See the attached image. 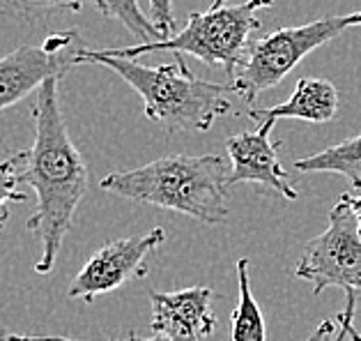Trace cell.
Wrapping results in <instances>:
<instances>
[{"mask_svg":"<svg viewBox=\"0 0 361 341\" xmlns=\"http://www.w3.org/2000/svg\"><path fill=\"white\" fill-rule=\"evenodd\" d=\"M237 288H240V300H237V307L231 316V341H267L265 318H262V311L251 291L249 261L246 258L237 261Z\"/></svg>","mask_w":361,"mask_h":341,"instance_id":"cell-13","label":"cell"},{"mask_svg":"<svg viewBox=\"0 0 361 341\" xmlns=\"http://www.w3.org/2000/svg\"><path fill=\"white\" fill-rule=\"evenodd\" d=\"M28 341H87V339H67V337H25Z\"/></svg>","mask_w":361,"mask_h":341,"instance_id":"cell-22","label":"cell"},{"mask_svg":"<svg viewBox=\"0 0 361 341\" xmlns=\"http://www.w3.org/2000/svg\"><path fill=\"white\" fill-rule=\"evenodd\" d=\"M341 201L352 210V215L357 217V224H359V231H361V185H352V191L343 194Z\"/></svg>","mask_w":361,"mask_h":341,"instance_id":"cell-19","label":"cell"},{"mask_svg":"<svg viewBox=\"0 0 361 341\" xmlns=\"http://www.w3.org/2000/svg\"><path fill=\"white\" fill-rule=\"evenodd\" d=\"M175 0H149V19L159 28L164 40H169L175 30V16H173Z\"/></svg>","mask_w":361,"mask_h":341,"instance_id":"cell-17","label":"cell"},{"mask_svg":"<svg viewBox=\"0 0 361 341\" xmlns=\"http://www.w3.org/2000/svg\"><path fill=\"white\" fill-rule=\"evenodd\" d=\"M25 169H28V150H7L0 155V231L10 220V205L25 201V194L19 191Z\"/></svg>","mask_w":361,"mask_h":341,"instance_id":"cell-15","label":"cell"},{"mask_svg":"<svg viewBox=\"0 0 361 341\" xmlns=\"http://www.w3.org/2000/svg\"><path fill=\"white\" fill-rule=\"evenodd\" d=\"M361 25V12L322 16L304 25L279 28L265 37L251 42L242 67L237 69L231 85L233 95L244 102L258 100L260 92L279 85L302 60L322 44H329L345 30Z\"/></svg>","mask_w":361,"mask_h":341,"instance_id":"cell-5","label":"cell"},{"mask_svg":"<svg viewBox=\"0 0 361 341\" xmlns=\"http://www.w3.org/2000/svg\"><path fill=\"white\" fill-rule=\"evenodd\" d=\"M0 341H28L23 335H0Z\"/></svg>","mask_w":361,"mask_h":341,"instance_id":"cell-23","label":"cell"},{"mask_svg":"<svg viewBox=\"0 0 361 341\" xmlns=\"http://www.w3.org/2000/svg\"><path fill=\"white\" fill-rule=\"evenodd\" d=\"M92 3L106 19L120 21L125 25L134 37L140 40V44H154V42L164 40V35L152 23V19L140 12L138 0H92Z\"/></svg>","mask_w":361,"mask_h":341,"instance_id":"cell-14","label":"cell"},{"mask_svg":"<svg viewBox=\"0 0 361 341\" xmlns=\"http://www.w3.org/2000/svg\"><path fill=\"white\" fill-rule=\"evenodd\" d=\"M214 291L209 286H191L173 293H149L154 335L171 341H205L214 335L219 318L212 309Z\"/></svg>","mask_w":361,"mask_h":341,"instance_id":"cell-9","label":"cell"},{"mask_svg":"<svg viewBox=\"0 0 361 341\" xmlns=\"http://www.w3.org/2000/svg\"><path fill=\"white\" fill-rule=\"evenodd\" d=\"M85 47L76 32L49 35L42 44H23L0 58V113L39 90L49 78H63L78 65Z\"/></svg>","mask_w":361,"mask_h":341,"instance_id":"cell-7","label":"cell"},{"mask_svg":"<svg viewBox=\"0 0 361 341\" xmlns=\"http://www.w3.org/2000/svg\"><path fill=\"white\" fill-rule=\"evenodd\" d=\"M231 162L224 155H166L129 171H113L99 187L111 194L173 210L202 224L228 222Z\"/></svg>","mask_w":361,"mask_h":341,"instance_id":"cell-3","label":"cell"},{"mask_svg":"<svg viewBox=\"0 0 361 341\" xmlns=\"http://www.w3.org/2000/svg\"><path fill=\"white\" fill-rule=\"evenodd\" d=\"M164 242L166 231L161 226H157L145 235L106 242L78 270V275L67 288V297L90 304L94 302V297L118 291L134 279H143L149 270L147 256L159 249Z\"/></svg>","mask_w":361,"mask_h":341,"instance_id":"cell-8","label":"cell"},{"mask_svg":"<svg viewBox=\"0 0 361 341\" xmlns=\"http://www.w3.org/2000/svg\"><path fill=\"white\" fill-rule=\"evenodd\" d=\"M345 297H348V304H345V309H343L338 316H336V321L341 323L343 328H345V332H348V337L352 339V341H361V332L352 325V318H355V307H357V293H345Z\"/></svg>","mask_w":361,"mask_h":341,"instance_id":"cell-18","label":"cell"},{"mask_svg":"<svg viewBox=\"0 0 361 341\" xmlns=\"http://www.w3.org/2000/svg\"><path fill=\"white\" fill-rule=\"evenodd\" d=\"M336 335H338V332H336V321H322L306 341H334V339H336Z\"/></svg>","mask_w":361,"mask_h":341,"instance_id":"cell-20","label":"cell"},{"mask_svg":"<svg viewBox=\"0 0 361 341\" xmlns=\"http://www.w3.org/2000/svg\"><path fill=\"white\" fill-rule=\"evenodd\" d=\"M226 0H212V7H224Z\"/></svg>","mask_w":361,"mask_h":341,"instance_id":"cell-25","label":"cell"},{"mask_svg":"<svg viewBox=\"0 0 361 341\" xmlns=\"http://www.w3.org/2000/svg\"><path fill=\"white\" fill-rule=\"evenodd\" d=\"M338 111V90L327 78H299L290 100L269 109H251L249 118L258 125L276 120H304V122H329Z\"/></svg>","mask_w":361,"mask_h":341,"instance_id":"cell-11","label":"cell"},{"mask_svg":"<svg viewBox=\"0 0 361 341\" xmlns=\"http://www.w3.org/2000/svg\"><path fill=\"white\" fill-rule=\"evenodd\" d=\"M274 0H246L240 5L209 7L207 12L189 14L187 25L173 37L154 42V44H134L125 49H104V54L113 58L138 60L154 51H171V54H191L202 60L207 67L221 65L228 74L242 67L251 47V32L260 28L258 12L269 10Z\"/></svg>","mask_w":361,"mask_h":341,"instance_id":"cell-4","label":"cell"},{"mask_svg":"<svg viewBox=\"0 0 361 341\" xmlns=\"http://www.w3.org/2000/svg\"><path fill=\"white\" fill-rule=\"evenodd\" d=\"M271 129H274V125L265 122V125H258L255 132H242L228 138L226 152L228 160H231L228 185L233 187L240 185V182H251V185H260L288 201H297L299 194L279 162V143H271Z\"/></svg>","mask_w":361,"mask_h":341,"instance_id":"cell-10","label":"cell"},{"mask_svg":"<svg viewBox=\"0 0 361 341\" xmlns=\"http://www.w3.org/2000/svg\"><path fill=\"white\" fill-rule=\"evenodd\" d=\"M5 3L12 12L28 21L60 12H81V0H5Z\"/></svg>","mask_w":361,"mask_h":341,"instance_id":"cell-16","label":"cell"},{"mask_svg":"<svg viewBox=\"0 0 361 341\" xmlns=\"http://www.w3.org/2000/svg\"><path fill=\"white\" fill-rule=\"evenodd\" d=\"M295 277L313 284V295H320L324 288L361 291V231L343 201L331 208L327 229L306 242Z\"/></svg>","mask_w":361,"mask_h":341,"instance_id":"cell-6","label":"cell"},{"mask_svg":"<svg viewBox=\"0 0 361 341\" xmlns=\"http://www.w3.org/2000/svg\"><path fill=\"white\" fill-rule=\"evenodd\" d=\"M58 81L49 78L35 97V143L23 173V185L37 194L35 215L25 222V229L42 242V256L35 265L37 275L54 273L67 233L74 226L78 203L87 191V166L60 111Z\"/></svg>","mask_w":361,"mask_h":341,"instance_id":"cell-1","label":"cell"},{"mask_svg":"<svg viewBox=\"0 0 361 341\" xmlns=\"http://www.w3.org/2000/svg\"><path fill=\"white\" fill-rule=\"evenodd\" d=\"M299 173H338L352 185H361V134L327 148L322 152L302 157L295 162Z\"/></svg>","mask_w":361,"mask_h":341,"instance_id":"cell-12","label":"cell"},{"mask_svg":"<svg viewBox=\"0 0 361 341\" xmlns=\"http://www.w3.org/2000/svg\"><path fill=\"white\" fill-rule=\"evenodd\" d=\"M118 341H171L164 335H154V337H138V335H129L127 339H118Z\"/></svg>","mask_w":361,"mask_h":341,"instance_id":"cell-21","label":"cell"},{"mask_svg":"<svg viewBox=\"0 0 361 341\" xmlns=\"http://www.w3.org/2000/svg\"><path fill=\"white\" fill-rule=\"evenodd\" d=\"M345 337H348V332H345V328H343L341 323H338V335H336V339H334V341H343Z\"/></svg>","mask_w":361,"mask_h":341,"instance_id":"cell-24","label":"cell"},{"mask_svg":"<svg viewBox=\"0 0 361 341\" xmlns=\"http://www.w3.org/2000/svg\"><path fill=\"white\" fill-rule=\"evenodd\" d=\"M78 65H102L113 69L122 81L143 100L145 118L161 125L166 132H207L219 118L233 111V90L228 83L198 78L175 54L169 65L149 67L129 58H113L104 51L83 49Z\"/></svg>","mask_w":361,"mask_h":341,"instance_id":"cell-2","label":"cell"}]
</instances>
